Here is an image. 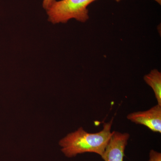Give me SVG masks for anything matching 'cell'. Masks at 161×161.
Masks as SVG:
<instances>
[{
	"label": "cell",
	"instance_id": "cell-3",
	"mask_svg": "<svg viewBox=\"0 0 161 161\" xmlns=\"http://www.w3.org/2000/svg\"><path fill=\"white\" fill-rule=\"evenodd\" d=\"M130 134L113 131L101 157L104 161H123Z\"/></svg>",
	"mask_w": 161,
	"mask_h": 161
},
{
	"label": "cell",
	"instance_id": "cell-8",
	"mask_svg": "<svg viewBox=\"0 0 161 161\" xmlns=\"http://www.w3.org/2000/svg\"><path fill=\"white\" fill-rule=\"evenodd\" d=\"M114 1L117 2V3H119V2H120L121 0H114ZM154 1H155V2H156L158 3L160 5H161V0H154Z\"/></svg>",
	"mask_w": 161,
	"mask_h": 161
},
{
	"label": "cell",
	"instance_id": "cell-4",
	"mask_svg": "<svg viewBox=\"0 0 161 161\" xmlns=\"http://www.w3.org/2000/svg\"><path fill=\"white\" fill-rule=\"evenodd\" d=\"M127 119L147 127L153 132L161 133V106L157 104L149 110L130 113Z\"/></svg>",
	"mask_w": 161,
	"mask_h": 161
},
{
	"label": "cell",
	"instance_id": "cell-7",
	"mask_svg": "<svg viewBox=\"0 0 161 161\" xmlns=\"http://www.w3.org/2000/svg\"><path fill=\"white\" fill-rule=\"evenodd\" d=\"M57 0H43V6L44 9L47 10L51 6L53 3H54Z\"/></svg>",
	"mask_w": 161,
	"mask_h": 161
},
{
	"label": "cell",
	"instance_id": "cell-2",
	"mask_svg": "<svg viewBox=\"0 0 161 161\" xmlns=\"http://www.w3.org/2000/svg\"><path fill=\"white\" fill-rule=\"evenodd\" d=\"M96 0L55 1L47 10L48 21L53 24L66 23L71 19L85 23L89 19L87 7Z\"/></svg>",
	"mask_w": 161,
	"mask_h": 161
},
{
	"label": "cell",
	"instance_id": "cell-6",
	"mask_svg": "<svg viewBox=\"0 0 161 161\" xmlns=\"http://www.w3.org/2000/svg\"><path fill=\"white\" fill-rule=\"evenodd\" d=\"M148 161H161V153L155 150H150Z\"/></svg>",
	"mask_w": 161,
	"mask_h": 161
},
{
	"label": "cell",
	"instance_id": "cell-5",
	"mask_svg": "<svg viewBox=\"0 0 161 161\" xmlns=\"http://www.w3.org/2000/svg\"><path fill=\"white\" fill-rule=\"evenodd\" d=\"M144 80L152 88L154 92L158 104L161 106V73L157 69L152 70L149 74L145 75Z\"/></svg>",
	"mask_w": 161,
	"mask_h": 161
},
{
	"label": "cell",
	"instance_id": "cell-1",
	"mask_svg": "<svg viewBox=\"0 0 161 161\" xmlns=\"http://www.w3.org/2000/svg\"><path fill=\"white\" fill-rule=\"evenodd\" d=\"M113 118L105 123L103 129L96 133H89L80 127L60 140L59 144L65 156L73 158L85 153H94L102 155L109 141Z\"/></svg>",
	"mask_w": 161,
	"mask_h": 161
}]
</instances>
